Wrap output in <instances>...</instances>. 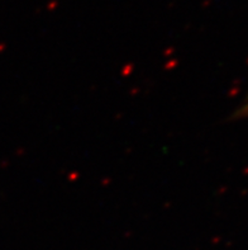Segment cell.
<instances>
[{"mask_svg": "<svg viewBox=\"0 0 248 250\" xmlns=\"http://www.w3.org/2000/svg\"><path fill=\"white\" fill-rule=\"evenodd\" d=\"M234 118H239V120H242V118H247L248 117V97L246 98L245 103H243L241 107L238 108L236 111V113H234V116H233Z\"/></svg>", "mask_w": 248, "mask_h": 250, "instance_id": "cell-1", "label": "cell"}]
</instances>
